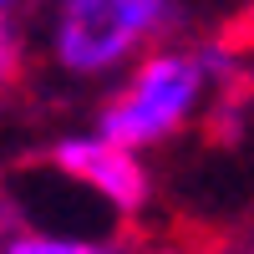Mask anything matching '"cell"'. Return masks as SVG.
Instances as JSON below:
<instances>
[{
  "mask_svg": "<svg viewBox=\"0 0 254 254\" xmlns=\"http://www.w3.org/2000/svg\"><path fill=\"white\" fill-rule=\"evenodd\" d=\"M31 5H36V0H31Z\"/></svg>",
  "mask_w": 254,
  "mask_h": 254,
  "instance_id": "obj_8",
  "label": "cell"
},
{
  "mask_svg": "<svg viewBox=\"0 0 254 254\" xmlns=\"http://www.w3.org/2000/svg\"><path fill=\"white\" fill-rule=\"evenodd\" d=\"M26 66V41H20V26L10 20V10H0V87L20 76Z\"/></svg>",
  "mask_w": 254,
  "mask_h": 254,
  "instance_id": "obj_5",
  "label": "cell"
},
{
  "mask_svg": "<svg viewBox=\"0 0 254 254\" xmlns=\"http://www.w3.org/2000/svg\"><path fill=\"white\" fill-rule=\"evenodd\" d=\"M15 5H20V0H0V10H15Z\"/></svg>",
  "mask_w": 254,
  "mask_h": 254,
  "instance_id": "obj_6",
  "label": "cell"
},
{
  "mask_svg": "<svg viewBox=\"0 0 254 254\" xmlns=\"http://www.w3.org/2000/svg\"><path fill=\"white\" fill-rule=\"evenodd\" d=\"M0 254H112V249L92 239H61V234H15Z\"/></svg>",
  "mask_w": 254,
  "mask_h": 254,
  "instance_id": "obj_4",
  "label": "cell"
},
{
  "mask_svg": "<svg viewBox=\"0 0 254 254\" xmlns=\"http://www.w3.org/2000/svg\"><path fill=\"white\" fill-rule=\"evenodd\" d=\"M46 163L56 168L61 178H71V183H87L97 198H107L117 214H142L147 198H153V173L137 163L132 147H122L112 137H61L51 142V153Z\"/></svg>",
  "mask_w": 254,
  "mask_h": 254,
  "instance_id": "obj_3",
  "label": "cell"
},
{
  "mask_svg": "<svg viewBox=\"0 0 254 254\" xmlns=\"http://www.w3.org/2000/svg\"><path fill=\"white\" fill-rule=\"evenodd\" d=\"M158 254H178V249H158Z\"/></svg>",
  "mask_w": 254,
  "mask_h": 254,
  "instance_id": "obj_7",
  "label": "cell"
},
{
  "mask_svg": "<svg viewBox=\"0 0 254 254\" xmlns=\"http://www.w3.org/2000/svg\"><path fill=\"white\" fill-rule=\"evenodd\" d=\"M208 87V56L183 46H153L137 71L112 92V102L97 112V132L122 147H158L198 112Z\"/></svg>",
  "mask_w": 254,
  "mask_h": 254,
  "instance_id": "obj_2",
  "label": "cell"
},
{
  "mask_svg": "<svg viewBox=\"0 0 254 254\" xmlns=\"http://www.w3.org/2000/svg\"><path fill=\"white\" fill-rule=\"evenodd\" d=\"M178 26V0H56L51 61L76 81H97L127 66L158 36Z\"/></svg>",
  "mask_w": 254,
  "mask_h": 254,
  "instance_id": "obj_1",
  "label": "cell"
}]
</instances>
